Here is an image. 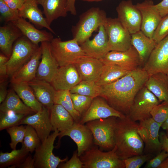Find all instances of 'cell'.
Segmentation results:
<instances>
[{"label": "cell", "mask_w": 168, "mask_h": 168, "mask_svg": "<svg viewBox=\"0 0 168 168\" xmlns=\"http://www.w3.org/2000/svg\"><path fill=\"white\" fill-rule=\"evenodd\" d=\"M98 33L80 45L86 56L100 60L109 52L108 36L104 25L99 26Z\"/></svg>", "instance_id": "obj_18"}, {"label": "cell", "mask_w": 168, "mask_h": 168, "mask_svg": "<svg viewBox=\"0 0 168 168\" xmlns=\"http://www.w3.org/2000/svg\"><path fill=\"white\" fill-rule=\"evenodd\" d=\"M117 117L111 116L90 121L85 125L91 130L93 143L100 149L112 150L115 146L114 131Z\"/></svg>", "instance_id": "obj_4"}, {"label": "cell", "mask_w": 168, "mask_h": 168, "mask_svg": "<svg viewBox=\"0 0 168 168\" xmlns=\"http://www.w3.org/2000/svg\"><path fill=\"white\" fill-rule=\"evenodd\" d=\"M168 157V153L164 150H162L158 154L147 162L144 168H158L162 162Z\"/></svg>", "instance_id": "obj_47"}, {"label": "cell", "mask_w": 168, "mask_h": 168, "mask_svg": "<svg viewBox=\"0 0 168 168\" xmlns=\"http://www.w3.org/2000/svg\"><path fill=\"white\" fill-rule=\"evenodd\" d=\"M13 89L24 103L35 113L41 110L43 105L36 99L28 82L12 84Z\"/></svg>", "instance_id": "obj_33"}, {"label": "cell", "mask_w": 168, "mask_h": 168, "mask_svg": "<svg viewBox=\"0 0 168 168\" xmlns=\"http://www.w3.org/2000/svg\"><path fill=\"white\" fill-rule=\"evenodd\" d=\"M142 68L149 76L159 72L168 75V35L156 44Z\"/></svg>", "instance_id": "obj_12"}, {"label": "cell", "mask_w": 168, "mask_h": 168, "mask_svg": "<svg viewBox=\"0 0 168 168\" xmlns=\"http://www.w3.org/2000/svg\"><path fill=\"white\" fill-rule=\"evenodd\" d=\"M26 150L32 153L41 144V140L35 130L31 126L27 125L23 142Z\"/></svg>", "instance_id": "obj_39"}, {"label": "cell", "mask_w": 168, "mask_h": 168, "mask_svg": "<svg viewBox=\"0 0 168 168\" xmlns=\"http://www.w3.org/2000/svg\"><path fill=\"white\" fill-rule=\"evenodd\" d=\"M83 163L78 155L77 150L74 152L71 158L65 163L62 162L58 167L60 168H82Z\"/></svg>", "instance_id": "obj_46"}, {"label": "cell", "mask_w": 168, "mask_h": 168, "mask_svg": "<svg viewBox=\"0 0 168 168\" xmlns=\"http://www.w3.org/2000/svg\"><path fill=\"white\" fill-rule=\"evenodd\" d=\"M70 90L56 91L54 103V104H59L62 105L70 114L74 119V122H79L81 115L74 108Z\"/></svg>", "instance_id": "obj_36"}, {"label": "cell", "mask_w": 168, "mask_h": 168, "mask_svg": "<svg viewBox=\"0 0 168 168\" xmlns=\"http://www.w3.org/2000/svg\"><path fill=\"white\" fill-rule=\"evenodd\" d=\"M26 115L12 112H0V130L20 124Z\"/></svg>", "instance_id": "obj_38"}, {"label": "cell", "mask_w": 168, "mask_h": 168, "mask_svg": "<svg viewBox=\"0 0 168 168\" xmlns=\"http://www.w3.org/2000/svg\"><path fill=\"white\" fill-rule=\"evenodd\" d=\"M71 97L73 107L81 116L87 110L94 98L71 93Z\"/></svg>", "instance_id": "obj_40"}, {"label": "cell", "mask_w": 168, "mask_h": 168, "mask_svg": "<svg viewBox=\"0 0 168 168\" xmlns=\"http://www.w3.org/2000/svg\"><path fill=\"white\" fill-rule=\"evenodd\" d=\"M100 60L104 64L116 65L129 71L141 66L139 54L132 45L125 51H110Z\"/></svg>", "instance_id": "obj_14"}, {"label": "cell", "mask_w": 168, "mask_h": 168, "mask_svg": "<svg viewBox=\"0 0 168 168\" xmlns=\"http://www.w3.org/2000/svg\"><path fill=\"white\" fill-rule=\"evenodd\" d=\"M151 115L154 121L161 125L168 118V102L163 101L155 105Z\"/></svg>", "instance_id": "obj_42"}, {"label": "cell", "mask_w": 168, "mask_h": 168, "mask_svg": "<svg viewBox=\"0 0 168 168\" xmlns=\"http://www.w3.org/2000/svg\"><path fill=\"white\" fill-rule=\"evenodd\" d=\"M110 51H123L131 45V35L117 18H107L104 25Z\"/></svg>", "instance_id": "obj_8"}, {"label": "cell", "mask_w": 168, "mask_h": 168, "mask_svg": "<svg viewBox=\"0 0 168 168\" xmlns=\"http://www.w3.org/2000/svg\"><path fill=\"white\" fill-rule=\"evenodd\" d=\"M76 1V0H68L67 2V11L73 15H76L77 14L75 6Z\"/></svg>", "instance_id": "obj_54"}, {"label": "cell", "mask_w": 168, "mask_h": 168, "mask_svg": "<svg viewBox=\"0 0 168 168\" xmlns=\"http://www.w3.org/2000/svg\"><path fill=\"white\" fill-rule=\"evenodd\" d=\"M9 58L2 53L0 54V81L8 77L7 64Z\"/></svg>", "instance_id": "obj_48"}, {"label": "cell", "mask_w": 168, "mask_h": 168, "mask_svg": "<svg viewBox=\"0 0 168 168\" xmlns=\"http://www.w3.org/2000/svg\"><path fill=\"white\" fill-rule=\"evenodd\" d=\"M155 6L162 18L168 14V0H162Z\"/></svg>", "instance_id": "obj_49"}, {"label": "cell", "mask_w": 168, "mask_h": 168, "mask_svg": "<svg viewBox=\"0 0 168 168\" xmlns=\"http://www.w3.org/2000/svg\"><path fill=\"white\" fill-rule=\"evenodd\" d=\"M138 124L126 115L117 118L115 146L117 155L122 160L143 153L144 143L138 132Z\"/></svg>", "instance_id": "obj_2"}, {"label": "cell", "mask_w": 168, "mask_h": 168, "mask_svg": "<svg viewBox=\"0 0 168 168\" xmlns=\"http://www.w3.org/2000/svg\"><path fill=\"white\" fill-rule=\"evenodd\" d=\"M101 87L95 82L82 80L70 91L71 93H77L94 98L100 96Z\"/></svg>", "instance_id": "obj_37"}, {"label": "cell", "mask_w": 168, "mask_h": 168, "mask_svg": "<svg viewBox=\"0 0 168 168\" xmlns=\"http://www.w3.org/2000/svg\"><path fill=\"white\" fill-rule=\"evenodd\" d=\"M7 82L3 80L0 81V103L1 104L6 99L8 91L7 90Z\"/></svg>", "instance_id": "obj_52"}, {"label": "cell", "mask_w": 168, "mask_h": 168, "mask_svg": "<svg viewBox=\"0 0 168 168\" xmlns=\"http://www.w3.org/2000/svg\"><path fill=\"white\" fill-rule=\"evenodd\" d=\"M117 18L131 35L141 30V12L131 0L121 1L116 8Z\"/></svg>", "instance_id": "obj_13"}, {"label": "cell", "mask_w": 168, "mask_h": 168, "mask_svg": "<svg viewBox=\"0 0 168 168\" xmlns=\"http://www.w3.org/2000/svg\"><path fill=\"white\" fill-rule=\"evenodd\" d=\"M159 140L162 150H165L168 153V138L166 133L161 131L159 133Z\"/></svg>", "instance_id": "obj_53"}, {"label": "cell", "mask_w": 168, "mask_h": 168, "mask_svg": "<svg viewBox=\"0 0 168 168\" xmlns=\"http://www.w3.org/2000/svg\"><path fill=\"white\" fill-rule=\"evenodd\" d=\"M0 19L7 22H13L20 17L19 10L12 9L0 0Z\"/></svg>", "instance_id": "obj_44"}, {"label": "cell", "mask_w": 168, "mask_h": 168, "mask_svg": "<svg viewBox=\"0 0 168 168\" xmlns=\"http://www.w3.org/2000/svg\"><path fill=\"white\" fill-rule=\"evenodd\" d=\"M68 0H36L38 5L43 8V13L49 25L60 17H65L67 15Z\"/></svg>", "instance_id": "obj_29"}, {"label": "cell", "mask_w": 168, "mask_h": 168, "mask_svg": "<svg viewBox=\"0 0 168 168\" xmlns=\"http://www.w3.org/2000/svg\"><path fill=\"white\" fill-rule=\"evenodd\" d=\"M50 111L43 106L42 109L36 113L26 116L20 124L31 126L36 131L41 142H44L53 131L50 117Z\"/></svg>", "instance_id": "obj_19"}, {"label": "cell", "mask_w": 168, "mask_h": 168, "mask_svg": "<svg viewBox=\"0 0 168 168\" xmlns=\"http://www.w3.org/2000/svg\"><path fill=\"white\" fill-rule=\"evenodd\" d=\"M12 23L23 36L36 45L43 42H50L54 38L52 32L37 29L30 22L23 18L20 17Z\"/></svg>", "instance_id": "obj_24"}, {"label": "cell", "mask_w": 168, "mask_h": 168, "mask_svg": "<svg viewBox=\"0 0 168 168\" xmlns=\"http://www.w3.org/2000/svg\"><path fill=\"white\" fill-rule=\"evenodd\" d=\"M23 35L12 23L0 27V49L2 53L9 58L12 54L13 44Z\"/></svg>", "instance_id": "obj_30"}, {"label": "cell", "mask_w": 168, "mask_h": 168, "mask_svg": "<svg viewBox=\"0 0 168 168\" xmlns=\"http://www.w3.org/2000/svg\"><path fill=\"white\" fill-rule=\"evenodd\" d=\"M145 86L156 97L160 103L168 102V75L159 72L150 76Z\"/></svg>", "instance_id": "obj_28"}, {"label": "cell", "mask_w": 168, "mask_h": 168, "mask_svg": "<svg viewBox=\"0 0 168 168\" xmlns=\"http://www.w3.org/2000/svg\"><path fill=\"white\" fill-rule=\"evenodd\" d=\"M84 1H86L88 2H100L103 0H82Z\"/></svg>", "instance_id": "obj_57"}, {"label": "cell", "mask_w": 168, "mask_h": 168, "mask_svg": "<svg viewBox=\"0 0 168 168\" xmlns=\"http://www.w3.org/2000/svg\"><path fill=\"white\" fill-rule=\"evenodd\" d=\"M10 7L20 10L23 7L26 0H3Z\"/></svg>", "instance_id": "obj_50"}, {"label": "cell", "mask_w": 168, "mask_h": 168, "mask_svg": "<svg viewBox=\"0 0 168 168\" xmlns=\"http://www.w3.org/2000/svg\"><path fill=\"white\" fill-rule=\"evenodd\" d=\"M161 127L164 130H166L168 129V118L161 124Z\"/></svg>", "instance_id": "obj_56"}, {"label": "cell", "mask_w": 168, "mask_h": 168, "mask_svg": "<svg viewBox=\"0 0 168 168\" xmlns=\"http://www.w3.org/2000/svg\"><path fill=\"white\" fill-rule=\"evenodd\" d=\"M34 160L31 155L29 154L25 160L21 163L17 165L15 168H35Z\"/></svg>", "instance_id": "obj_51"}, {"label": "cell", "mask_w": 168, "mask_h": 168, "mask_svg": "<svg viewBox=\"0 0 168 168\" xmlns=\"http://www.w3.org/2000/svg\"><path fill=\"white\" fill-rule=\"evenodd\" d=\"M40 46L41 60L37 69L36 78L51 83L59 66L51 52L50 42H42Z\"/></svg>", "instance_id": "obj_20"}, {"label": "cell", "mask_w": 168, "mask_h": 168, "mask_svg": "<svg viewBox=\"0 0 168 168\" xmlns=\"http://www.w3.org/2000/svg\"><path fill=\"white\" fill-rule=\"evenodd\" d=\"M131 35V45L137 51L141 66H143L148 60L157 43L153 38L146 36L140 30Z\"/></svg>", "instance_id": "obj_27"}, {"label": "cell", "mask_w": 168, "mask_h": 168, "mask_svg": "<svg viewBox=\"0 0 168 168\" xmlns=\"http://www.w3.org/2000/svg\"><path fill=\"white\" fill-rule=\"evenodd\" d=\"M158 168H168V157L162 162Z\"/></svg>", "instance_id": "obj_55"}, {"label": "cell", "mask_w": 168, "mask_h": 168, "mask_svg": "<svg viewBox=\"0 0 168 168\" xmlns=\"http://www.w3.org/2000/svg\"><path fill=\"white\" fill-rule=\"evenodd\" d=\"M149 77L142 68H138L114 82L101 86L99 96L114 109L128 115L135 96Z\"/></svg>", "instance_id": "obj_1"}, {"label": "cell", "mask_w": 168, "mask_h": 168, "mask_svg": "<svg viewBox=\"0 0 168 168\" xmlns=\"http://www.w3.org/2000/svg\"><path fill=\"white\" fill-rule=\"evenodd\" d=\"M59 132L54 131L36 149L33 157L35 168H56L60 163L66 162L68 157L61 159L53 153L54 143Z\"/></svg>", "instance_id": "obj_9"}, {"label": "cell", "mask_w": 168, "mask_h": 168, "mask_svg": "<svg viewBox=\"0 0 168 168\" xmlns=\"http://www.w3.org/2000/svg\"><path fill=\"white\" fill-rule=\"evenodd\" d=\"M130 71L116 65L104 64L101 73L95 82L100 86L109 84L118 80Z\"/></svg>", "instance_id": "obj_34"}, {"label": "cell", "mask_w": 168, "mask_h": 168, "mask_svg": "<svg viewBox=\"0 0 168 168\" xmlns=\"http://www.w3.org/2000/svg\"><path fill=\"white\" fill-rule=\"evenodd\" d=\"M38 5L36 0H26L22 8L19 10L20 17L28 19L29 22L38 28H46L50 32L55 34Z\"/></svg>", "instance_id": "obj_25"}, {"label": "cell", "mask_w": 168, "mask_h": 168, "mask_svg": "<svg viewBox=\"0 0 168 168\" xmlns=\"http://www.w3.org/2000/svg\"><path fill=\"white\" fill-rule=\"evenodd\" d=\"M21 147L19 149L12 150L10 152L0 153V168H15L22 162L29 154L24 144L22 143Z\"/></svg>", "instance_id": "obj_35"}, {"label": "cell", "mask_w": 168, "mask_h": 168, "mask_svg": "<svg viewBox=\"0 0 168 168\" xmlns=\"http://www.w3.org/2000/svg\"><path fill=\"white\" fill-rule=\"evenodd\" d=\"M161 125L152 117L139 121L137 130L145 143L143 154L151 153L156 156L162 150L159 132Z\"/></svg>", "instance_id": "obj_11"}, {"label": "cell", "mask_w": 168, "mask_h": 168, "mask_svg": "<svg viewBox=\"0 0 168 168\" xmlns=\"http://www.w3.org/2000/svg\"><path fill=\"white\" fill-rule=\"evenodd\" d=\"M39 47L24 36L18 39L13 45L12 54L7 63L8 77L11 78L27 63Z\"/></svg>", "instance_id": "obj_7"}, {"label": "cell", "mask_w": 168, "mask_h": 168, "mask_svg": "<svg viewBox=\"0 0 168 168\" xmlns=\"http://www.w3.org/2000/svg\"><path fill=\"white\" fill-rule=\"evenodd\" d=\"M95 145L79 157L82 168H125L123 160L117 154L115 146L112 150L103 152Z\"/></svg>", "instance_id": "obj_5"}, {"label": "cell", "mask_w": 168, "mask_h": 168, "mask_svg": "<svg viewBox=\"0 0 168 168\" xmlns=\"http://www.w3.org/2000/svg\"><path fill=\"white\" fill-rule=\"evenodd\" d=\"M155 156L151 153L136 155L123 160L125 168H139Z\"/></svg>", "instance_id": "obj_43"}, {"label": "cell", "mask_w": 168, "mask_h": 168, "mask_svg": "<svg viewBox=\"0 0 168 168\" xmlns=\"http://www.w3.org/2000/svg\"><path fill=\"white\" fill-rule=\"evenodd\" d=\"M20 99L13 89L9 90L6 99L0 104V111L12 112L26 116L36 113Z\"/></svg>", "instance_id": "obj_32"}, {"label": "cell", "mask_w": 168, "mask_h": 168, "mask_svg": "<svg viewBox=\"0 0 168 168\" xmlns=\"http://www.w3.org/2000/svg\"><path fill=\"white\" fill-rule=\"evenodd\" d=\"M160 103L156 97L145 85L140 89L134 99L128 115L131 120L141 121L151 118V112Z\"/></svg>", "instance_id": "obj_10"}, {"label": "cell", "mask_w": 168, "mask_h": 168, "mask_svg": "<svg viewBox=\"0 0 168 168\" xmlns=\"http://www.w3.org/2000/svg\"><path fill=\"white\" fill-rule=\"evenodd\" d=\"M28 83L38 101L50 111L54 105L56 92L50 83L35 78Z\"/></svg>", "instance_id": "obj_26"}, {"label": "cell", "mask_w": 168, "mask_h": 168, "mask_svg": "<svg viewBox=\"0 0 168 168\" xmlns=\"http://www.w3.org/2000/svg\"><path fill=\"white\" fill-rule=\"evenodd\" d=\"M41 55L42 48L40 46L30 59L11 77L10 82L12 84L28 82L35 79Z\"/></svg>", "instance_id": "obj_23"}, {"label": "cell", "mask_w": 168, "mask_h": 168, "mask_svg": "<svg viewBox=\"0 0 168 168\" xmlns=\"http://www.w3.org/2000/svg\"><path fill=\"white\" fill-rule=\"evenodd\" d=\"M73 64L82 80L95 82L101 73L104 65L100 60L86 56L77 59Z\"/></svg>", "instance_id": "obj_22"}, {"label": "cell", "mask_w": 168, "mask_h": 168, "mask_svg": "<svg viewBox=\"0 0 168 168\" xmlns=\"http://www.w3.org/2000/svg\"><path fill=\"white\" fill-rule=\"evenodd\" d=\"M168 35V14L162 18L152 38L157 44Z\"/></svg>", "instance_id": "obj_45"}, {"label": "cell", "mask_w": 168, "mask_h": 168, "mask_svg": "<svg viewBox=\"0 0 168 168\" xmlns=\"http://www.w3.org/2000/svg\"><path fill=\"white\" fill-rule=\"evenodd\" d=\"M81 81L73 64L59 67L50 83L56 91H70Z\"/></svg>", "instance_id": "obj_21"}, {"label": "cell", "mask_w": 168, "mask_h": 168, "mask_svg": "<svg viewBox=\"0 0 168 168\" xmlns=\"http://www.w3.org/2000/svg\"><path fill=\"white\" fill-rule=\"evenodd\" d=\"M50 117L53 131L63 132L70 128L74 123L69 112L62 105L54 104L50 110Z\"/></svg>", "instance_id": "obj_31"}, {"label": "cell", "mask_w": 168, "mask_h": 168, "mask_svg": "<svg viewBox=\"0 0 168 168\" xmlns=\"http://www.w3.org/2000/svg\"><path fill=\"white\" fill-rule=\"evenodd\" d=\"M26 127L22 125L15 126L6 129L7 133L11 138L10 147L12 150L16 149L17 144L19 142L22 143L24 139Z\"/></svg>", "instance_id": "obj_41"}, {"label": "cell", "mask_w": 168, "mask_h": 168, "mask_svg": "<svg viewBox=\"0 0 168 168\" xmlns=\"http://www.w3.org/2000/svg\"><path fill=\"white\" fill-rule=\"evenodd\" d=\"M107 17L105 12L98 7H92L82 14L71 30L73 38L80 45L90 39L93 32L104 25Z\"/></svg>", "instance_id": "obj_3"}, {"label": "cell", "mask_w": 168, "mask_h": 168, "mask_svg": "<svg viewBox=\"0 0 168 168\" xmlns=\"http://www.w3.org/2000/svg\"><path fill=\"white\" fill-rule=\"evenodd\" d=\"M166 135L168 138V129L166 130Z\"/></svg>", "instance_id": "obj_58"}, {"label": "cell", "mask_w": 168, "mask_h": 168, "mask_svg": "<svg viewBox=\"0 0 168 168\" xmlns=\"http://www.w3.org/2000/svg\"><path fill=\"white\" fill-rule=\"evenodd\" d=\"M141 12V30L147 36L152 38L154 33L162 17L152 0H145L136 5Z\"/></svg>", "instance_id": "obj_17"}, {"label": "cell", "mask_w": 168, "mask_h": 168, "mask_svg": "<svg viewBox=\"0 0 168 168\" xmlns=\"http://www.w3.org/2000/svg\"><path fill=\"white\" fill-rule=\"evenodd\" d=\"M125 115L110 106L105 100L100 96L94 98L87 110L81 116L79 123L86 122L111 116L123 118Z\"/></svg>", "instance_id": "obj_16"}, {"label": "cell", "mask_w": 168, "mask_h": 168, "mask_svg": "<svg viewBox=\"0 0 168 168\" xmlns=\"http://www.w3.org/2000/svg\"><path fill=\"white\" fill-rule=\"evenodd\" d=\"M70 137L76 143L79 157L91 148L94 144L93 137L91 130L84 124L74 122L69 129L59 132L58 143L64 136Z\"/></svg>", "instance_id": "obj_15"}, {"label": "cell", "mask_w": 168, "mask_h": 168, "mask_svg": "<svg viewBox=\"0 0 168 168\" xmlns=\"http://www.w3.org/2000/svg\"><path fill=\"white\" fill-rule=\"evenodd\" d=\"M52 54L59 67L74 64L85 54L80 45L74 38L65 41L53 38L50 42Z\"/></svg>", "instance_id": "obj_6"}]
</instances>
